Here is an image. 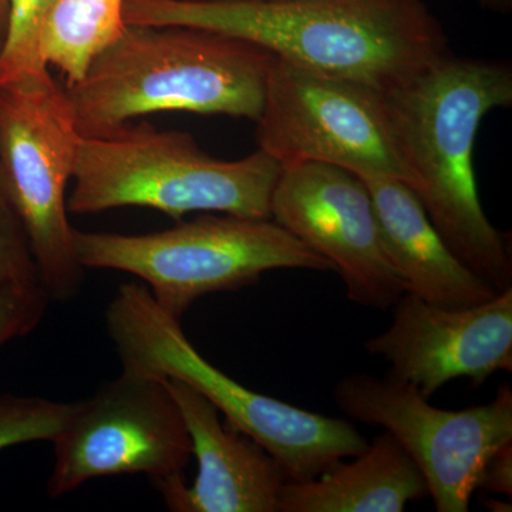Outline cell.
Listing matches in <instances>:
<instances>
[{
    "label": "cell",
    "instance_id": "1",
    "mask_svg": "<svg viewBox=\"0 0 512 512\" xmlns=\"http://www.w3.org/2000/svg\"><path fill=\"white\" fill-rule=\"evenodd\" d=\"M127 25L187 26L387 92L448 55L423 0H124Z\"/></svg>",
    "mask_w": 512,
    "mask_h": 512
},
{
    "label": "cell",
    "instance_id": "2",
    "mask_svg": "<svg viewBox=\"0 0 512 512\" xmlns=\"http://www.w3.org/2000/svg\"><path fill=\"white\" fill-rule=\"evenodd\" d=\"M383 94L431 224L478 278L512 288L510 242L485 215L474 170L478 128L512 104L511 67L447 55Z\"/></svg>",
    "mask_w": 512,
    "mask_h": 512
},
{
    "label": "cell",
    "instance_id": "3",
    "mask_svg": "<svg viewBox=\"0 0 512 512\" xmlns=\"http://www.w3.org/2000/svg\"><path fill=\"white\" fill-rule=\"evenodd\" d=\"M275 56L187 26L126 25L79 82L64 89L82 137H106L158 111L256 121Z\"/></svg>",
    "mask_w": 512,
    "mask_h": 512
},
{
    "label": "cell",
    "instance_id": "4",
    "mask_svg": "<svg viewBox=\"0 0 512 512\" xmlns=\"http://www.w3.org/2000/svg\"><path fill=\"white\" fill-rule=\"evenodd\" d=\"M104 316L124 372L188 384L229 426L268 451L288 481L313 480L369 444L348 420L308 412L225 375L198 352L180 319L164 311L144 284L120 285Z\"/></svg>",
    "mask_w": 512,
    "mask_h": 512
},
{
    "label": "cell",
    "instance_id": "5",
    "mask_svg": "<svg viewBox=\"0 0 512 512\" xmlns=\"http://www.w3.org/2000/svg\"><path fill=\"white\" fill-rule=\"evenodd\" d=\"M282 165L256 150L237 161L217 160L183 131L127 124L106 137H82L74 161L73 214L140 207L180 220L191 212H220L271 220Z\"/></svg>",
    "mask_w": 512,
    "mask_h": 512
},
{
    "label": "cell",
    "instance_id": "6",
    "mask_svg": "<svg viewBox=\"0 0 512 512\" xmlns=\"http://www.w3.org/2000/svg\"><path fill=\"white\" fill-rule=\"evenodd\" d=\"M84 269H113L141 279L158 305L181 319L205 295L237 291L276 269L333 271L323 258L274 220L202 215L141 235L74 229Z\"/></svg>",
    "mask_w": 512,
    "mask_h": 512
},
{
    "label": "cell",
    "instance_id": "7",
    "mask_svg": "<svg viewBox=\"0 0 512 512\" xmlns=\"http://www.w3.org/2000/svg\"><path fill=\"white\" fill-rule=\"evenodd\" d=\"M82 134L62 87L50 74L0 87V187L18 215L50 301L82 291L66 188Z\"/></svg>",
    "mask_w": 512,
    "mask_h": 512
},
{
    "label": "cell",
    "instance_id": "8",
    "mask_svg": "<svg viewBox=\"0 0 512 512\" xmlns=\"http://www.w3.org/2000/svg\"><path fill=\"white\" fill-rule=\"evenodd\" d=\"M256 141L282 167L336 165L360 178L416 180L397 141L384 94L366 84L275 56Z\"/></svg>",
    "mask_w": 512,
    "mask_h": 512
},
{
    "label": "cell",
    "instance_id": "9",
    "mask_svg": "<svg viewBox=\"0 0 512 512\" xmlns=\"http://www.w3.org/2000/svg\"><path fill=\"white\" fill-rule=\"evenodd\" d=\"M333 399L349 419L383 427L397 440L426 480L437 512H467L485 458L512 441L510 384H501L491 402L443 410L410 384L353 373L336 384Z\"/></svg>",
    "mask_w": 512,
    "mask_h": 512
},
{
    "label": "cell",
    "instance_id": "10",
    "mask_svg": "<svg viewBox=\"0 0 512 512\" xmlns=\"http://www.w3.org/2000/svg\"><path fill=\"white\" fill-rule=\"evenodd\" d=\"M52 443L46 488L53 500L101 477L144 474L154 484L183 476L192 457L190 434L165 379L124 370L76 402Z\"/></svg>",
    "mask_w": 512,
    "mask_h": 512
},
{
    "label": "cell",
    "instance_id": "11",
    "mask_svg": "<svg viewBox=\"0 0 512 512\" xmlns=\"http://www.w3.org/2000/svg\"><path fill=\"white\" fill-rule=\"evenodd\" d=\"M271 220L328 259L350 302L387 311L407 292L384 245L369 187L352 171L322 163L282 167Z\"/></svg>",
    "mask_w": 512,
    "mask_h": 512
},
{
    "label": "cell",
    "instance_id": "12",
    "mask_svg": "<svg viewBox=\"0 0 512 512\" xmlns=\"http://www.w3.org/2000/svg\"><path fill=\"white\" fill-rule=\"evenodd\" d=\"M389 328L367 339L394 380L430 399L444 384L466 377L481 386L498 372H512V288L476 305H436L404 293Z\"/></svg>",
    "mask_w": 512,
    "mask_h": 512
},
{
    "label": "cell",
    "instance_id": "13",
    "mask_svg": "<svg viewBox=\"0 0 512 512\" xmlns=\"http://www.w3.org/2000/svg\"><path fill=\"white\" fill-rule=\"evenodd\" d=\"M183 414L197 458L190 485L183 476L151 484L173 512H279L285 471L247 434L222 423L217 407L181 380L165 379Z\"/></svg>",
    "mask_w": 512,
    "mask_h": 512
},
{
    "label": "cell",
    "instance_id": "14",
    "mask_svg": "<svg viewBox=\"0 0 512 512\" xmlns=\"http://www.w3.org/2000/svg\"><path fill=\"white\" fill-rule=\"evenodd\" d=\"M375 204L384 245L407 293L436 305H476L497 295L448 248L416 192L394 178H363Z\"/></svg>",
    "mask_w": 512,
    "mask_h": 512
},
{
    "label": "cell",
    "instance_id": "15",
    "mask_svg": "<svg viewBox=\"0 0 512 512\" xmlns=\"http://www.w3.org/2000/svg\"><path fill=\"white\" fill-rule=\"evenodd\" d=\"M353 458L313 480L288 481L279 512H402L429 497L419 468L387 431Z\"/></svg>",
    "mask_w": 512,
    "mask_h": 512
},
{
    "label": "cell",
    "instance_id": "16",
    "mask_svg": "<svg viewBox=\"0 0 512 512\" xmlns=\"http://www.w3.org/2000/svg\"><path fill=\"white\" fill-rule=\"evenodd\" d=\"M124 0H56L40 33V55L79 82L101 52L126 29Z\"/></svg>",
    "mask_w": 512,
    "mask_h": 512
},
{
    "label": "cell",
    "instance_id": "17",
    "mask_svg": "<svg viewBox=\"0 0 512 512\" xmlns=\"http://www.w3.org/2000/svg\"><path fill=\"white\" fill-rule=\"evenodd\" d=\"M8 2V30L0 50V87L16 86L50 74L40 55V33L56 0Z\"/></svg>",
    "mask_w": 512,
    "mask_h": 512
},
{
    "label": "cell",
    "instance_id": "18",
    "mask_svg": "<svg viewBox=\"0 0 512 512\" xmlns=\"http://www.w3.org/2000/svg\"><path fill=\"white\" fill-rule=\"evenodd\" d=\"M76 402H55L37 396H0V451L33 443L52 441L63 429Z\"/></svg>",
    "mask_w": 512,
    "mask_h": 512
},
{
    "label": "cell",
    "instance_id": "19",
    "mask_svg": "<svg viewBox=\"0 0 512 512\" xmlns=\"http://www.w3.org/2000/svg\"><path fill=\"white\" fill-rule=\"evenodd\" d=\"M39 284L28 235L0 187V285Z\"/></svg>",
    "mask_w": 512,
    "mask_h": 512
},
{
    "label": "cell",
    "instance_id": "20",
    "mask_svg": "<svg viewBox=\"0 0 512 512\" xmlns=\"http://www.w3.org/2000/svg\"><path fill=\"white\" fill-rule=\"evenodd\" d=\"M50 302L42 285H0V349L32 333L45 318Z\"/></svg>",
    "mask_w": 512,
    "mask_h": 512
},
{
    "label": "cell",
    "instance_id": "21",
    "mask_svg": "<svg viewBox=\"0 0 512 512\" xmlns=\"http://www.w3.org/2000/svg\"><path fill=\"white\" fill-rule=\"evenodd\" d=\"M477 490L488 494L512 495V441L495 448L485 458L478 474Z\"/></svg>",
    "mask_w": 512,
    "mask_h": 512
},
{
    "label": "cell",
    "instance_id": "22",
    "mask_svg": "<svg viewBox=\"0 0 512 512\" xmlns=\"http://www.w3.org/2000/svg\"><path fill=\"white\" fill-rule=\"evenodd\" d=\"M483 8L497 13H510L512 0H477Z\"/></svg>",
    "mask_w": 512,
    "mask_h": 512
},
{
    "label": "cell",
    "instance_id": "23",
    "mask_svg": "<svg viewBox=\"0 0 512 512\" xmlns=\"http://www.w3.org/2000/svg\"><path fill=\"white\" fill-rule=\"evenodd\" d=\"M9 2L0 0V50L5 43L6 30H8Z\"/></svg>",
    "mask_w": 512,
    "mask_h": 512
},
{
    "label": "cell",
    "instance_id": "24",
    "mask_svg": "<svg viewBox=\"0 0 512 512\" xmlns=\"http://www.w3.org/2000/svg\"><path fill=\"white\" fill-rule=\"evenodd\" d=\"M484 507L493 512H511V503H505V501H498L495 498H488L483 501Z\"/></svg>",
    "mask_w": 512,
    "mask_h": 512
}]
</instances>
